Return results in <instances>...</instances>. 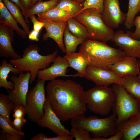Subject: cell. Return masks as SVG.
Segmentation results:
<instances>
[{
	"instance_id": "obj_13",
	"label": "cell",
	"mask_w": 140,
	"mask_h": 140,
	"mask_svg": "<svg viewBox=\"0 0 140 140\" xmlns=\"http://www.w3.org/2000/svg\"><path fill=\"white\" fill-rule=\"evenodd\" d=\"M112 41L124 52L125 56L140 59V40L131 38L128 31L125 33L122 30L117 31Z\"/></svg>"
},
{
	"instance_id": "obj_48",
	"label": "cell",
	"mask_w": 140,
	"mask_h": 140,
	"mask_svg": "<svg viewBox=\"0 0 140 140\" xmlns=\"http://www.w3.org/2000/svg\"><path fill=\"white\" fill-rule=\"evenodd\" d=\"M138 101H139V106L140 107V100H139Z\"/></svg>"
},
{
	"instance_id": "obj_22",
	"label": "cell",
	"mask_w": 140,
	"mask_h": 140,
	"mask_svg": "<svg viewBox=\"0 0 140 140\" xmlns=\"http://www.w3.org/2000/svg\"><path fill=\"white\" fill-rule=\"evenodd\" d=\"M60 0H50L43 1H38L31 5L25 11L23 16L27 23L30 24L28 20L33 15L45 12L54 8L59 3Z\"/></svg>"
},
{
	"instance_id": "obj_33",
	"label": "cell",
	"mask_w": 140,
	"mask_h": 140,
	"mask_svg": "<svg viewBox=\"0 0 140 140\" xmlns=\"http://www.w3.org/2000/svg\"><path fill=\"white\" fill-rule=\"evenodd\" d=\"M103 0H86L82 4L83 10L89 8H94L102 14L103 11Z\"/></svg>"
},
{
	"instance_id": "obj_38",
	"label": "cell",
	"mask_w": 140,
	"mask_h": 140,
	"mask_svg": "<svg viewBox=\"0 0 140 140\" xmlns=\"http://www.w3.org/2000/svg\"><path fill=\"white\" fill-rule=\"evenodd\" d=\"M26 122V120L24 117L14 118L13 121V127L15 129L18 131H22V128Z\"/></svg>"
},
{
	"instance_id": "obj_1",
	"label": "cell",
	"mask_w": 140,
	"mask_h": 140,
	"mask_svg": "<svg viewBox=\"0 0 140 140\" xmlns=\"http://www.w3.org/2000/svg\"><path fill=\"white\" fill-rule=\"evenodd\" d=\"M46 100L61 121L84 115L87 109L85 91L80 84L71 80L55 79L47 85Z\"/></svg>"
},
{
	"instance_id": "obj_9",
	"label": "cell",
	"mask_w": 140,
	"mask_h": 140,
	"mask_svg": "<svg viewBox=\"0 0 140 140\" xmlns=\"http://www.w3.org/2000/svg\"><path fill=\"white\" fill-rule=\"evenodd\" d=\"M30 76L29 71L26 73L20 72L18 76L16 74L11 76L10 79L14 83V87L12 89L7 91L9 99L15 105L26 106Z\"/></svg>"
},
{
	"instance_id": "obj_2",
	"label": "cell",
	"mask_w": 140,
	"mask_h": 140,
	"mask_svg": "<svg viewBox=\"0 0 140 140\" xmlns=\"http://www.w3.org/2000/svg\"><path fill=\"white\" fill-rule=\"evenodd\" d=\"M79 51L87 57L88 65L108 69L125 56L124 52L120 48L116 49L106 42L88 39L81 44Z\"/></svg>"
},
{
	"instance_id": "obj_14",
	"label": "cell",
	"mask_w": 140,
	"mask_h": 140,
	"mask_svg": "<svg viewBox=\"0 0 140 140\" xmlns=\"http://www.w3.org/2000/svg\"><path fill=\"white\" fill-rule=\"evenodd\" d=\"M53 62L50 66L38 71L37 75L38 78L45 81H51L60 76L74 77V75L66 74L69 65L68 60L64 57L57 56Z\"/></svg>"
},
{
	"instance_id": "obj_35",
	"label": "cell",
	"mask_w": 140,
	"mask_h": 140,
	"mask_svg": "<svg viewBox=\"0 0 140 140\" xmlns=\"http://www.w3.org/2000/svg\"><path fill=\"white\" fill-rule=\"evenodd\" d=\"M13 110V116L14 118L24 117L26 114L25 106L22 105H15Z\"/></svg>"
},
{
	"instance_id": "obj_10",
	"label": "cell",
	"mask_w": 140,
	"mask_h": 140,
	"mask_svg": "<svg viewBox=\"0 0 140 140\" xmlns=\"http://www.w3.org/2000/svg\"><path fill=\"white\" fill-rule=\"evenodd\" d=\"M94 82L97 86H108L112 83L121 85L122 78L119 77L109 69L88 65L84 77Z\"/></svg>"
},
{
	"instance_id": "obj_43",
	"label": "cell",
	"mask_w": 140,
	"mask_h": 140,
	"mask_svg": "<svg viewBox=\"0 0 140 140\" xmlns=\"http://www.w3.org/2000/svg\"><path fill=\"white\" fill-rule=\"evenodd\" d=\"M11 2L15 3L20 9L22 12H23V9L22 7L20 0H10Z\"/></svg>"
},
{
	"instance_id": "obj_5",
	"label": "cell",
	"mask_w": 140,
	"mask_h": 140,
	"mask_svg": "<svg viewBox=\"0 0 140 140\" xmlns=\"http://www.w3.org/2000/svg\"><path fill=\"white\" fill-rule=\"evenodd\" d=\"M75 18L86 27L89 39L106 43L112 40L114 36L113 29L106 26L102 19V14L96 9L84 10Z\"/></svg>"
},
{
	"instance_id": "obj_27",
	"label": "cell",
	"mask_w": 140,
	"mask_h": 140,
	"mask_svg": "<svg viewBox=\"0 0 140 140\" xmlns=\"http://www.w3.org/2000/svg\"><path fill=\"white\" fill-rule=\"evenodd\" d=\"M14 106V104L10 100L8 95L0 93V115L5 119L14 128L13 121L11 120L10 116Z\"/></svg>"
},
{
	"instance_id": "obj_31",
	"label": "cell",
	"mask_w": 140,
	"mask_h": 140,
	"mask_svg": "<svg viewBox=\"0 0 140 140\" xmlns=\"http://www.w3.org/2000/svg\"><path fill=\"white\" fill-rule=\"evenodd\" d=\"M0 127L1 129L0 130L1 133L6 132L23 137L24 135V132L18 131L12 127L1 115H0Z\"/></svg>"
},
{
	"instance_id": "obj_17",
	"label": "cell",
	"mask_w": 140,
	"mask_h": 140,
	"mask_svg": "<svg viewBox=\"0 0 140 140\" xmlns=\"http://www.w3.org/2000/svg\"><path fill=\"white\" fill-rule=\"evenodd\" d=\"M109 68L121 78L128 75L137 76L140 70L136 58L127 56L109 66Z\"/></svg>"
},
{
	"instance_id": "obj_45",
	"label": "cell",
	"mask_w": 140,
	"mask_h": 140,
	"mask_svg": "<svg viewBox=\"0 0 140 140\" xmlns=\"http://www.w3.org/2000/svg\"><path fill=\"white\" fill-rule=\"evenodd\" d=\"M138 60V62L139 64V67H140L139 71V73H138V76L137 77H138V79L140 80V61L139 60Z\"/></svg>"
},
{
	"instance_id": "obj_28",
	"label": "cell",
	"mask_w": 140,
	"mask_h": 140,
	"mask_svg": "<svg viewBox=\"0 0 140 140\" xmlns=\"http://www.w3.org/2000/svg\"><path fill=\"white\" fill-rule=\"evenodd\" d=\"M140 11V0H129L128 12L124 24L126 29L129 30L134 26L135 17Z\"/></svg>"
},
{
	"instance_id": "obj_19",
	"label": "cell",
	"mask_w": 140,
	"mask_h": 140,
	"mask_svg": "<svg viewBox=\"0 0 140 140\" xmlns=\"http://www.w3.org/2000/svg\"><path fill=\"white\" fill-rule=\"evenodd\" d=\"M64 57L68 60L69 67L77 71V73L74 74L75 77H84L89 64L86 56L83 53L79 52L66 54Z\"/></svg>"
},
{
	"instance_id": "obj_24",
	"label": "cell",
	"mask_w": 140,
	"mask_h": 140,
	"mask_svg": "<svg viewBox=\"0 0 140 140\" xmlns=\"http://www.w3.org/2000/svg\"><path fill=\"white\" fill-rule=\"evenodd\" d=\"M121 85L127 92L138 100H140V80L137 76L128 75L122 78Z\"/></svg>"
},
{
	"instance_id": "obj_37",
	"label": "cell",
	"mask_w": 140,
	"mask_h": 140,
	"mask_svg": "<svg viewBox=\"0 0 140 140\" xmlns=\"http://www.w3.org/2000/svg\"><path fill=\"white\" fill-rule=\"evenodd\" d=\"M23 137L6 132H2L0 135V140H20Z\"/></svg>"
},
{
	"instance_id": "obj_40",
	"label": "cell",
	"mask_w": 140,
	"mask_h": 140,
	"mask_svg": "<svg viewBox=\"0 0 140 140\" xmlns=\"http://www.w3.org/2000/svg\"><path fill=\"white\" fill-rule=\"evenodd\" d=\"M20 1L23 9V15L26 11L32 5V0H20Z\"/></svg>"
},
{
	"instance_id": "obj_46",
	"label": "cell",
	"mask_w": 140,
	"mask_h": 140,
	"mask_svg": "<svg viewBox=\"0 0 140 140\" xmlns=\"http://www.w3.org/2000/svg\"><path fill=\"white\" fill-rule=\"evenodd\" d=\"M40 0H32V5L34 4V3H36L37 1H40Z\"/></svg>"
},
{
	"instance_id": "obj_26",
	"label": "cell",
	"mask_w": 140,
	"mask_h": 140,
	"mask_svg": "<svg viewBox=\"0 0 140 140\" xmlns=\"http://www.w3.org/2000/svg\"><path fill=\"white\" fill-rule=\"evenodd\" d=\"M86 39L74 35L70 32L67 26L64 32L63 38L66 53L75 52L77 46L83 43Z\"/></svg>"
},
{
	"instance_id": "obj_39",
	"label": "cell",
	"mask_w": 140,
	"mask_h": 140,
	"mask_svg": "<svg viewBox=\"0 0 140 140\" xmlns=\"http://www.w3.org/2000/svg\"><path fill=\"white\" fill-rule=\"evenodd\" d=\"M123 136V134L122 132L117 131L115 134L109 137H101L98 138L97 140H120L122 139Z\"/></svg>"
},
{
	"instance_id": "obj_36",
	"label": "cell",
	"mask_w": 140,
	"mask_h": 140,
	"mask_svg": "<svg viewBox=\"0 0 140 140\" xmlns=\"http://www.w3.org/2000/svg\"><path fill=\"white\" fill-rule=\"evenodd\" d=\"M29 18L33 24V29L40 32L42 29L44 27L43 23L38 20L35 15L30 16Z\"/></svg>"
},
{
	"instance_id": "obj_29",
	"label": "cell",
	"mask_w": 140,
	"mask_h": 140,
	"mask_svg": "<svg viewBox=\"0 0 140 140\" xmlns=\"http://www.w3.org/2000/svg\"><path fill=\"white\" fill-rule=\"evenodd\" d=\"M67 22V27L73 35L79 38L87 39L88 32L86 27L75 18H71Z\"/></svg>"
},
{
	"instance_id": "obj_3",
	"label": "cell",
	"mask_w": 140,
	"mask_h": 140,
	"mask_svg": "<svg viewBox=\"0 0 140 140\" xmlns=\"http://www.w3.org/2000/svg\"><path fill=\"white\" fill-rule=\"evenodd\" d=\"M40 50L37 45H30L24 50L22 57L10 61L20 72H30L31 84L35 80L38 71L48 67L58 55V51L56 50L52 54L42 55L39 53Z\"/></svg>"
},
{
	"instance_id": "obj_21",
	"label": "cell",
	"mask_w": 140,
	"mask_h": 140,
	"mask_svg": "<svg viewBox=\"0 0 140 140\" xmlns=\"http://www.w3.org/2000/svg\"><path fill=\"white\" fill-rule=\"evenodd\" d=\"M37 15L39 18L57 22H67L76 16L62 9L54 8L45 12Z\"/></svg>"
},
{
	"instance_id": "obj_42",
	"label": "cell",
	"mask_w": 140,
	"mask_h": 140,
	"mask_svg": "<svg viewBox=\"0 0 140 140\" xmlns=\"http://www.w3.org/2000/svg\"><path fill=\"white\" fill-rule=\"evenodd\" d=\"M48 137L42 133L38 134L30 139V140H47Z\"/></svg>"
},
{
	"instance_id": "obj_44",
	"label": "cell",
	"mask_w": 140,
	"mask_h": 140,
	"mask_svg": "<svg viewBox=\"0 0 140 140\" xmlns=\"http://www.w3.org/2000/svg\"><path fill=\"white\" fill-rule=\"evenodd\" d=\"M78 3L82 4L84 3L86 0H72Z\"/></svg>"
},
{
	"instance_id": "obj_6",
	"label": "cell",
	"mask_w": 140,
	"mask_h": 140,
	"mask_svg": "<svg viewBox=\"0 0 140 140\" xmlns=\"http://www.w3.org/2000/svg\"><path fill=\"white\" fill-rule=\"evenodd\" d=\"M87 108L96 114L105 115L112 110L115 99L112 88L97 86L85 91Z\"/></svg>"
},
{
	"instance_id": "obj_4",
	"label": "cell",
	"mask_w": 140,
	"mask_h": 140,
	"mask_svg": "<svg viewBox=\"0 0 140 140\" xmlns=\"http://www.w3.org/2000/svg\"><path fill=\"white\" fill-rule=\"evenodd\" d=\"M116 118L115 114L113 113L111 116L104 118H99L94 116L86 117L82 115L72 119L71 125L76 128L88 130L92 133L93 137L92 140H97L98 138H106L116 134Z\"/></svg>"
},
{
	"instance_id": "obj_16",
	"label": "cell",
	"mask_w": 140,
	"mask_h": 140,
	"mask_svg": "<svg viewBox=\"0 0 140 140\" xmlns=\"http://www.w3.org/2000/svg\"><path fill=\"white\" fill-rule=\"evenodd\" d=\"M13 30L4 24H0V56L10 57L13 59L21 58L15 51L11 42L14 41Z\"/></svg>"
},
{
	"instance_id": "obj_32",
	"label": "cell",
	"mask_w": 140,
	"mask_h": 140,
	"mask_svg": "<svg viewBox=\"0 0 140 140\" xmlns=\"http://www.w3.org/2000/svg\"><path fill=\"white\" fill-rule=\"evenodd\" d=\"M71 136L76 140H92L89 131L85 129L72 127Z\"/></svg>"
},
{
	"instance_id": "obj_41",
	"label": "cell",
	"mask_w": 140,
	"mask_h": 140,
	"mask_svg": "<svg viewBox=\"0 0 140 140\" xmlns=\"http://www.w3.org/2000/svg\"><path fill=\"white\" fill-rule=\"evenodd\" d=\"M39 33L33 29L28 36V38L31 40L38 41L39 40L38 36Z\"/></svg>"
},
{
	"instance_id": "obj_8",
	"label": "cell",
	"mask_w": 140,
	"mask_h": 140,
	"mask_svg": "<svg viewBox=\"0 0 140 140\" xmlns=\"http://www.w3.org/2000/svg\"><path fill=\"white\" fill-rule=\"evenodd\" d=\"M45 81L37 80L35 85L28 91L25 106L26 114L30 120L37 123L44 114V106L46 100L44 85Z\"/></svg>"
},
{
	"instance_id": "obj_30",
	"label": "cell",
	"mask_w": 140,
	"mask_h": 140,
	"mask_svg": "<svg viewBox=\"0 0 140 140\" xmlns=\"http://www.w3.org/2000/svg\"><path fill=\"white\" fill-rule=\"evenodd\" d=\"M54 8L62 9L76 15L83 10L82 4L72 0H60Z\"/></svg>"
},
{
	"instance_id": "obj_7",
	"label": "cell",
	"mask_w": 140,
	"mask_h": 140,
	"mask_svg": "<svg viewBox=\"0 0 140 140\" xmlns=\"http://www.w3.org/2000/svg\"><path fill=\"white\" fill-rule=\"evenodd\" d=\"M115 95L112 110L116 116V125L127 121L140 110L138 100L129 94L121 85L114 83L112 88Z\"/></svg>"
},
{
	"instance_id": "obj_25",
	"label": "cell",
	"mask_w": 140,
	"mask_h": 140,
	"mask_svg": "<svg viewBox=\"0 0 140 140\" xmlns=\"http://www.w3.org/2000/svg\"><path fill=\"white\" fill-rule=\"evenodd\" d=\"M2 1L17 22L21 25L23 30L28 36L31 32L29 26L24 17L20 9L15 3L10 0Z\"/></svg>"
},
{
	"instance_id": "obj_12",
	"label": "cell",
	"mask_w": 140,
	"mask_h": 140,
	"mask_svg": "<svg viewBox=\"0 0 140 140\" xmlns=\"http://www.w3.org/2000/svg\"><path fill=\"white\" fill-rule=\"evenodd\" d=\"M43 109L44 114L37 123L39 126L48 128L57 135H71V131L61 124L60 120L51 108L46 99Z\"/></svg>"
},
{
	"instance_id": "obj_15",
	"label": "cell",
	"mask_w": 140,
	"mask_h": 140,
	"mask_svg": "<svg viewBox=\"0 0 140 140\" xmlns=\"http://www.w3.org/2000/svg\"><path fill=\"white\" fill-rule=\"evenodd\" d=\"M39 21L43 22L46 32L43 35L42 40L46 41L50 38L56 43L58 47L64 53H66L64 44L63 36L65 30L67 26V22H57L37 18Z\"/></svg>"
},
{
	"instance_id": "obj_49",
	"label": "cell",
	"mask_w": 140,
	"mask_h": 140,
	"mask_svg": "<svg viewBox=\"0 0 140 140\" xmlns=\"http://www.w3.org/2000/svg\"></svg>"
},
{
	"instance_id": "obj_18",
	"label": "cell",
	"mask_w": 140,
	"mask_h": 140,
	"mask_svg": "<svg viewBox=\"0 0 140 140\" xmlns=\"http://www.w3.org/2000/svg\"><path fill=\"white\" fill-rule=\"evenodd\" d=\"M117 130L123 133V136L122 139L123 140H132L139 135L140 107L137 113L130 116L127 121L117 125Z\"/></svg>"
},
{
	"instance_id": "obj_47",
	"label": "cell",
	"mask_w": 140,
	"mask_h": 140,
	"mask_svg": "<svg viewBox=\"0 0 140 140\" xmlns=\"http://www.w3.org/2000/svg\"><path fill=\"white\" fill-rule=\"evenodd\" d=\"M135 139V140H140V136L139 137H136Z\"/></svg>"
},
{
	"instance_id": "obj_11",
	"label": "cell",
	"mask_w": 140,
	"mask_h": 140,
	"mask_svg": "<svg viewBox=\"0 0 140 140\" xmlns=\"http://www.w3.org/2000/svg\"><path fill=\"white\" fill-rule=\"evenodd\" d=\"M126 14L121 10L118 0H103V20L108 27L112 29L119 27L124 23Z\"/></svg>"
},
{
	"instance_id": "obj_23",
	"label": "cell",
	"mask_w": 140,
	"mask_h": 140,
	"mask_svg": "<svg viewBox=\"0 0 140 140\" xmlns=\"http://www.w3.org/2000/svg\"><path fill=\"white\" fill-rule=\"evenodd\" d=\"M0 66V87H3L6 90H11L14 87L13 82L11 81H8L7 78L8 74L11 72L14 75L19 74L20 70L15 67L11 62H7L6 59L3 60Z\"/></svg>"
},
{
	"instance_id": "obj_20",
	"label": "cell",
	"mask_w": 140,
	"mask_h": 140,
	"mask_svg": "<svg viewBox=\"0 0 140 140\" xmlns=\"http://www.w3.org/2000/svg\"><path fill=\"white\" fill-rule=\"evenodd\" d=\"M17 23L2 1L0 0V24L11 28L22 38H26L27 35L24 31L19 26Z\"/></svg>"
},
{
	"instance_id": "obj_34",
	"label": "cell",
	"mask_w": 140,
	"mask_h": 140,
	"mask_svg": "<svg viewBox=\"0 0 140 140\" xmlns=\"http://www.w3.org/2000/svg\"><path fill=\"white\" fill-rule=\"evenodd\" d=\"M135 29L133 32L128 31L130 36L132 38L140 40V16L135 18L133 22Z\"/></svg>"
}]
</instances>
